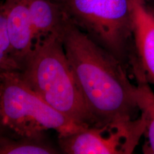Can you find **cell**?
Listing matches in <instances>:
<instances>
[{
    "mask_svg": "<svg viewBox=\"0 0 154 154\" xmlns=\"http://www.w3.org/2000/svg\"><path fill=\"white\" fill-rule=\"evenodd\" d=\"M145 127V120L140 114L125 124L88 126L59 136V147L67 154H130L139 144Z\"/></svg>",
    "mask_w": 154,
    "mask_h": 154,
    "instance_id": "5b68a950",
    "label": "cell"
},
{
    "mask_svg": "<svg viewBox=\"0 0 154 154\" xmlns=\"http://www.w3.org/2000/svg\"><path fill=\"white\" fill-rule=\"evenodd\" d=\"M2 5L5 16L11 57L20 72L34 45L33 29L27 0H5Z\"/></svg>",
    "mask_w": 154,
    "mask_h": 154,
    "instance_id": "8992f818",
    "label": "cell"
},
{
    "mask_svg": "<svg viewBox=\"0 0 154 154\" xmlns=\"http://www.w3.org/2000/svg\"><path fill=\"white\" fill-rule=\"evenodd\" d=\"M59 152L44 138L17 136L13 138L0 134V154H54Z\"/></svg>",
    "mask_w": 154,
    "mask_h": 154,
    "instance_id": "30bf717a",
    "label": "cell"
},
{
    "mask_svg": "<svg viewBox=\"0 0 154 154\" xmlns=\"http://www.w3.org/2000/svg\"><path fill=\"white\" fill-rule=\"evenodd\" d=\"M61 38L75 79L97 126L124 124L138 119L136 86L130 82L126 66L67 16Z\"/></svg>",
    "mask_w": 154,
    "mask_h": 154,
    "instance_id": "6da1fadb",
    "label": "cell"
},
{
    "mask_svg": "<svg viewBox=\"0 0 154 154\" xmlns=\"http://www.w3.org/2000/svg\"><path fill=\"white\" fill-rule=\"evenodd\" d=\"M33 29L34 43L60 33L66 15L61 4L56 0H27Z\"/></svg>",
    "mask_w": 154,
    "mask_h": 154,
    "instance_id": "ba28073f",
    "label": "cell"
},
{
    "mask_svg": "<svg viewBox=\"0 0 154 154\" xmlns=\"http://www.w3.org/2000/svg\"><path fill=\"white\" fill-rule=\"evenodd\" d=\"M4 128H5V127H4V126H3L2 121L1 117H0V134H2V133Z\"/></svg>",
    "mask_w": 154,
    "mask_h": 154,
    "instance_id": "4fadbf2b",
    "label": "cell"
},
{
    "mask_svg": "<svg viewBox=\"0 0 154 154\" xmlns=\"http://www.w3.org/2000/svg\"><path fill=\"white\" fill-rule=\"evenodd\" d=\"M56 1H58V2H61L62 0H56Z\"/></svg>",
    "mask_w": 154,
    "mask_h": 154,
    "instance_id": "5bb4252c",
    "label": "cell"
},
{
    "mask_svg": "<svg viewBox=\"0 0 154 154\" xmlns=\"http://www.w3.org/2000/svg\"><path fill=\"white\" fill-rule=\"evenodd\" d=\"M75 25L125 66L135 55L131 0H62Z\"/></svg>",
    "mask_w": 154,
    "mask_h": 154,
    "instance_id": "277c9868",
    "label": "cell"
},
{
    "mask_svg": "<svg viewBox=\"0 0 154 154\" xmlns=\"http://www.w3.org/2000/svg\"><path fill=\"white\" fill-rule=\"evenodd\" d=\"M0 117L5 128L26 137L42 136L51 129L64 136L88 127L50 106L23 81L19 71L0 77Z\"/></svg>",
    "mask_w": 154,
    "mask_h": 154,
    "instance_id": "3957f363",
    "label": "cell"
},
{
    "mask_svg": "<svg viewBox=\"0 0 154 154\" xmlns=\"http://www.w3.org/2000/svg\"><path fill=\"white\" fill-rule=\"evenodd\" d=\"M19 73L23 81L56 110L79 124L97 126L75 79L61 32L36 42Z\"/></svg>",
    "mask_w": 154,
    "mask_h": 154,
    "instance_id": "7a4b0ae2",
    "label": "cell"
},
{
    "mask_svg": "<svg viewBox=\"0 0 154 154\" xmlns=\"http://www.w3.org/2000/svg\"><path fill=\"white\" fill-rule=\"evenodd\" d=\"M146 2V3L147 5H149L150 7H151L152 8L154 9V0H144Z\"/></svg>",
    "mask_w": 154,
    "mask_h": 154,
    "instance_id": "7c38bea8",
    "label": "cell"
},
{
    "mask_svg": "<svg viewBox=\"0 0 154 154\" xmlns=\"http://www.w3.org/2000/svg\"><path fill=\"white\" fill-rule=\"evenodd\" d=\"M135 54L146 79L154 85V9L144 0H131Z\"/></svg>",
    "mask_w": 154,
    "mask_h": 154,
    "instance_id": "52a82bcc",
    "label": "cell"
},
{
    "mask_svg": "<svg viewBox=\"0 0 154 154\" xmlns=\"http://www.w3.org/2000/svg\"><path fill=\"white\" fill-rule=\"evenodd\" d=\"M129 67L136 79L135 95L136 103L140 114L143 117L146 123L143 153L154 154V93L136 56L131 59Z\"/></svg>",
    "mask_w": 154,
    "mask_h": 154,
    "instance_id": "9c48e42d",
    "label": "cell"
},
{
    "mask_svg": "<svg viewBox=\"0 0 154 154\" xmlns=\"http://www.w3.org/2000/svg\"><path fill=\"white\" fill-rule=\"evenodd\" d=\"M7 71H17V69L11 59L5 16L0 5V77L4 72Z\"/></svg>",
    "mask_w": 154,
    "mask_h": 154,
    "instance_id": "8fae6325",
    "label": "cell"
}]
</instances>
